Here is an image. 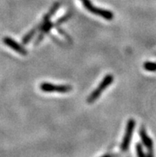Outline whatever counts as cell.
<instances>
[{
    "mask_svg": "<svg viewBox=\"0 0 156 157\" xmlns=\"http://www.w3.org/2000/svg\"><path fill=\"white\" fill-rule=\"evenodd\" d=\"M139 136H140V138L141 140H142V142L143 144V145L147 148V150H153L152 140L150 139L148 136V135L146 134L144 128L141 127L140 130H139Z\"/></svg>",
    "mask_w": 156,
    "mask_h": 157,
    "instance_id": "cell-7",
    "label": "cell"
},
{
    "mask_svg": "<svg viewBox=\"0 0 156 157\" xmlns=\"http://www.w3.org/2000/svg\"><path fill=\"white\" fill-rule=\"evenodd\" d=\"M145 157H154V154H153V150H148V151L146 154Z\"/></svg>",
    "mask_w": 156,
    "mask_h": 157,
    "instance_id": "cell-12",
    "label": "cell"
},
{
    "mask_svg": "<svg viewBox=\"0 0 156 157\" xmlns=\"http://www.w3.org/2000/svg\"><path fill=\"white\" fill-rule=\"evenodd\" d=\"M81 2H82L86 10H89V12H92L93 14H96V15L102 17V18H105L107 20H112L113 17H114L112 12L107 10H104V9H101V8L96 7V6H93L89 0H81Z\"/></svg>",
    "mask_w": 156,
    "mask_h": 157,
    "instance_id": "cell-3",
    "label": "cell"
},
{
    "mask_svg": "<svg viewBox=\"0 0 156 157\" xmlns=\"http://www.w3.org/2000/svg\"><path fill=\"white\" fill-rule=\"evenodd\" d=\"M40 89L42 92L45 93H61V94H65L69 93L73 90L71 86L64 85V86H56L53 84L43 82L40 85Z\"/></svg>",
    "mask_w": 156,
    "mask_h": 157,
    "instance_id": "cell-5",
    "label": "cell"
},
{
    "mask_svg": "<svg viewBox=\"0 0 156 157\" xmlns=\"http://www.w3.org/2000/svg\"><path fill=\"white\" fill-rule=\"evenodd\" d=\"M113 80H114V78L112 74H108V75L105 76V78L102 80V82L100 83L99 86L95 89V90L92 93L89 97L88 98L87 101L88 103L92 104L93 102H94L96 100H97L100 98L101 94H102V92L106 89L108 86H109L112 83Z\"/></svg>",
    "mask_w": 156,
    "mask_h": 157,
    "instance_id": "cell-2",
    "label": "cell"
},
{
    "mask_svg": "<svg viewBox=\"0 0 156 157\" xmlns=\"http://www.w3.org/2000/svg\"><path fill=\"white\" fill-rule=\"evenodd\" d=\"M101 157H113V156L112 155H108H108H103V156H101Z\"/></svg>",
    "mask_w": 156,
    "mask_h": 157,
    "instance_id": "cell-13",
    "label": "cell"
},
{
    "mask_svg": "<svg viewBox=\"0 0 156 157\" xmlns=\"http://www.w3.org/2000/svg\"><path fill=\"white\" fill-rule=\"evenodd\" d=\"M3 42L8 47H10V49L20 54L21 55H26L27 54V51L25 50V48L22 47L20 44H18V42H15L14 39H12L10 37H5L3 38Z\"/></svg>",
    "mask_w": 156,
    "mask_h": 157,
    "instance_id": "cell-6",
    "label": "cell"
},
{
    "mask_svg": "<svg viewBox=\"0 0 156 157\" xmlns=\"http://www.w3.org/2000/svg\"><path fill=\"white\" fill-rule=\"evenodd\" d=\"M59 6H60V4L58 3V2L54 4V5L52 6V8L50 9V11L48 12L47 14H46V16L44 17L43 22H42V23L41 24V26H39L40 32H41V33H40L38 38H37V40H36L35 44L39 43V42L42 40V38H43L44 35H45L46 34H47L48 32L50 31L52 28L55 26V24L52 23V22H50V17H51V16L55 13L56 10H57V9H58V7H59Z\"/></svg>",
    "mask_w": 156,
    "mask_h": 157,
    "instance_id": "cell-1",
    "label": "cell"
},
{
    "mask_svg": "<svg viewBox=\"0 0 156 157\" xmlns=\"http://www.w3.org/2000/svg\"><path fill=\"white\" fill-rule=\"evenodd\" d=\"M70 17H71V14H66V15L63 16L62 18H61L60 19L57 20L56 23H54L55 24V26H58V25H61V23H63V22H66V21H67L69 18H70Z\"/></svg>",
    "mask_w": 156,
    "mask_h": 157,
    "instance_id": "cell-11",
    "label": "cell"
},
{
    "mask_svg": "<svg viewBox=\"0 0 156 157\" xmlns=\"http://www.w3.org/2000/svg\"><path fill=\"white\" fill-rule=\"evenodd\" d=\"M135 148H136L137 157H145L146 154L144 153V151H143V148L141 144H137Z\"/></svg>",
    "mask_w": 156,
    "mask_h": 157,
    "instance_id": "cell-10",
    "label": "cell"
},
{
    "mask_svg": "<svg viewBox=\"0 0 156 157\" xmlns=\"http://www.w3.org/2000/svg\"><path fill=\"white\" fill-rule=\"evenodd\" d=\"M143 67L146 70L150 72L156 71V63L151 62H146L143 65Z\"/></svg>",
    "mask_w": 156,
    "mask_h": 157,
    "instance_id": "cell-9",
    "label": "cell"
},
{
    "mask_svg": "<svg viewBox=\"0 0 156 157\" xmlns=\"http://www.w3.org/2000/svg\"><path fill=\"white\" fill-rule=\"evenodd\" d=\"M135 126V122L134 120H128L127 124L125 135L124 136V138H123V141L120 145L121 151H126L128 149L131 144V138H132V134L133 131H134Z\"/></svg>",
    "mask_w": 156,
    "mask_h": 157,
    "instance_id": "cell-4",
    "label": "cell"
},
{
    "mask_svg": "<svg viewBox=\"0 0 156 157\" xmlns=\"http://www.w3.org/2000/svg\"><path fill=\"white\" fill-rule=\"evenodd\" d=\"M37 30H38V28H35V29H33V30H30L29 33H27V34H26V35L24 36V38H22V44H27L28 42H30V40L32 39V38L34 37V35L35 34L36 31H37Z\"/></svg>",
    "mask_w": 156,
    "mask_h": 157,
    "instance_id": "cell-8",
    "label": "cell"
}]
</instances>
